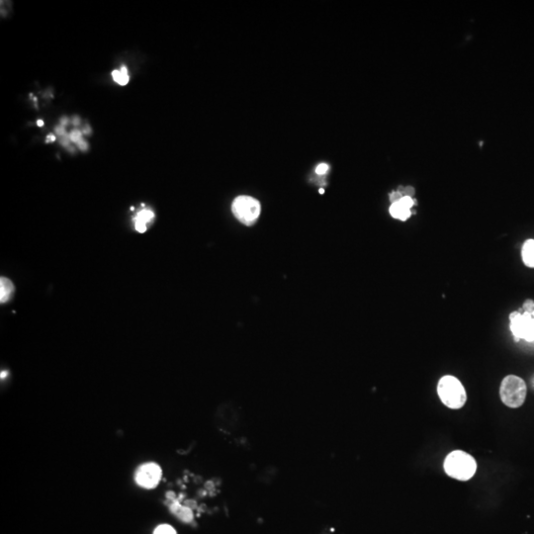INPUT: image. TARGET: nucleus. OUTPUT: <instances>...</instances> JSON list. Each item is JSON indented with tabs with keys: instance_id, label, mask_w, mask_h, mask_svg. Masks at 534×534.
<instances>
[{
	"instance_id": "1",
	"label": "nucleus",
	"mask_w": 534,
	"mask_h": 534,
	"mask_svg": "<svg viewBox=\"0 0 534 534\" xmlns=\"http://www.w3.org/2000/svg\"><path fill=\"white\" fill-rule=\"evenodd\" d=\"M475 459L468 453L455 450L447 455L444 461L446 474L459 481H468L476 473Z\"/></svg>"
},
{
	"instance_id": "2",
	"label": "nucleus",
	"mask_w": 534,
	"mask_h": 534,
	"mask_svg": "<svg viewBox=\"0 0 534 534\" xmlns=\"http://www.w3.org/2000/svg\"><path fill=\"white\" fill-rule=\"evenodd\" d=\"M438 393L446 406L457 410L462 408L466 400V391L461 382L453 376L442 377L438 385Z\"/></svg>"
},
{
	"instance_id": "3",
	"label": "nucleus",
	"mask_w": 534,
	"mask_h": 534,
	"mask_svg": "<svg viewBox=\"0 0 534 534\" xmlns=\"http://www.w3.org/2000/svg\"><path fill=\"white\" fill-rule=\"evenodd\" d=\"M526 382L514 375H508L504 378L500 388V396L502 402L510 408H520L526 398Z\"/></svg>"
},
{
	"instance_id": "4",
	"label": "nucleus",
	"mask_w": 534,
	"mask_h": 534,
	"mask_svg": "<svg viewBox=\"0 0 534 534\" xmlns=\"http://www.w3.org/2000/svg\"><path fill=\"white\" fill-rule=\"evenodd\" d=\"M510 328L516 342L524 340L528 342H534V310L532 312H512L510 314Z\"/></svg>"
},
{
	"instance_id": "5",
	"label": "nucleus",
	"mask_w": 534,
	"mask_h": 534,
	"mask_svg": "<svg viewBox=\"0 0 534 534\" xmlns=\"http://www.w3.org/2000/svg\"><path fill=\"white\" fill-rule=\"evenodd\" d=\"M260 203L250 196H238L232 205L234 217L246 226H252L258 221L260 215Z\"/></svg>"
},
{
	"instance_id": "6",
	"label": "nucleus",
	"mask_w": 534,
	"mask_h": 534,
	"mask_svg": "<svg viewBox=\"0 0 534 534\" xmlns=\"http://www.w3.org/2000/svg\"><path fill=\"white\" fill-rule=\"evenodd\" d=\"M162 478V470L158 465L154 463H148L142 465L136 474V483L146 489L154 488Z\"/></svg>"
},
{
	"instance_id": "7",
	"label": "nucleus",
	"mask_w": 534,
	"mask_h": 534,
	"mask_svg": "<svg viewBox=\"0 0 534 534\" xmlns=\"http://www.w3.org/2000/svg\"><path fill=\"white\" fill-rule=\"evenodd\" d=\"M416 204V200H414L410 196H404L400 198V200L392 203L390 207V214L393 218L400 220V221H406L412 216V208Z\"/></svg>"
},
{
	"instance_id": "8",
	"label": "nucleus",
	"mask_w": 534,
	"mask_h": 534,
	"mask_svg": "<svg viewBox=\"0 0 534 534\" xmlns=\"http://www.w3.org/2000/svg\"><path fill=\"white\" fill-rule=\"evenodd\" d=\"M522 256L526 266L534 268V240H528L524 244Z\"/></svg>"
},
{
	"instance_id": "9",
	"label": "nucleus",
	"mask_w": 534,
	"mask_h": 534,
	"mask_svg": "<svg viewBox=\"0 0 534 534\" xmlns=\"http://www.w3.org/2000/svg\"><path fill=\"white\" fill-rule=\"evenodd\" d=\"M13 292H14L13 283L9 279L2 277L0 279V302L2 304L8 302L12 298Z\"/></svg>"
},
{
	"instance_id": "10",
	"label": "nucleus",
	"mask_w": 534,
	"mask_h": 534,
	"mask_svg": "<svg viewBox=\"0 0 534 534\" xmlns=\"http://www.w3.org/2000/svg\"><path fill=\"white\" fill-rule=\"evenodd\" d=\"M112 76L113 80L120 86H126L130 80L127 68L124 66L121 68V70H114L112 72Z\"/></svg>"
},
{
	"instance_id": "11",
	"label": "nucleus",
	"mask_w": 534,
	"mask_h": 534,
	"mask_svg": "<svg viewBox=\"0 0 534 534\" xmlns=\"http://www.w3.org/2000/svg\"><path fill=\"white\" fill-rule=\"evenodd\" d=\"M154 217V214L152 211L144 209L140 212L138 213L136 217L134 218V222H142L144 224H148V222H150Z\"/></svg>"
},
{
	"instance_id": "12",
	"label": "nucleus",
	"mask_w": 534,
	"mask_h": 534,
	"mask_svg": "<svg viewBox=\"0 0 534 534\" xmlns=\"http://www.w3.org/2000/svg\"><path fill=\"white\" fill-rule=\"evenodd\" d=\"M154 534H176V530H174V528H172L170 526H168V524H164V526H158Z\"/></svg>"
},
{
	"instance_id": "13",
	"label": "nucleus",
	"mask_w": 534,
	"mask_h": 534,
	"mask_svg": "<svg viewBox=\"0 0 534 534\" xmlns=\"http://www.w3.org/2000/svg\"><path fill=\"white\" fill-rule=\"evenodd\" d=\"M328 170V166L326 164H320L316 166V174L318 176H322V174H326Z\"/></svg>"
},
{
	"instance_id": "14",
	"label": "nucleus",
	"mask_w": 534,
	"mask_h": 534,
	"mask_svg": "<svg viewBox=\"0 0 534 534\" xmlns=\"http://www.w3.org/2000/svg\"><path fill=\"white\" fill-rule=\"evenodd\" d=\"M82 132H80L78 130H74V131H72V132L70 133V140H72V142H74L78 144L80 140H82Z\"/></svg>"
},
{
	"instance_id": "15",
	"label": "nucleus",
	"mask_w": 534,
	"mask_h": 534,
	"mask_svg": "<svg viewBox=\"0 0 534 534\" xmlns=\"http://www.w3.org/2000/svg\"><path fill=\"white\" fill-rule=\"evenodd\" d=\"M522 310L526 312H532L534 310V300H526L524 305H522Z\"/></svg>"
},
{
	"instance_id": "16",
	"label": "nucleus",
	"mask_w": 534,
	"mask_h": 534,
	"mask_svg": "<svg viewBox=\"0 0 534 534\" xmlns=\"http://www.w3.org/2000/svg\"><path fill=\"white\" fill-rule=\"evenodd\" d=\"M78 146H80V148L82 150H86L88 148V142H86V140H80L78 142Z\"/></svg>"
},
{
	"instance_id": "17",
	"label": "nucleus",
	"mask_w": 534,
	"mask_h": 534,
	"mask_svg": "<svg viewBox=\"0 0 534 534\" xmlns=\"http://www.w3.org/2000/svg\"><path fill=\"white\" fill-rule=\"evenodd\" d=\"M56 133L60 136H66V130L64 127H56Z\"/></svg>"
},
{
	"instance_id": "18",
	"label": "nucleus",
	"mask_w": 534,
	"mask_h": 534,
	"mask_svg": "<svg viewBox=\"0 0 534 534\" xmlns=\"http://www.w3.org/2000/svg\"><path fill=\"white\" fill-rule=\"evenodd\" d=\"M54 140H56V136H54V134H48V138H46V142H54Z\"/></svg>"
},
{
	"instance_id": "19",
	"label": "nucleus",
	"mask_w": 534,
	"mask_h": 534,
	"mask_svg": "<svg viewBox=\"0 0 534 534\" xmlns=\"http://www.w3.org/2000/svg\"><path fill=\"white\" fill-rule=\"evenodd\" d=\"M62 144L64 146H68V136H64L62 138Z\"/></svg>"
},
{
	"instance_id": "20",
	"label": "nucleus",
	"mask_w": 534,
	"mask_h": 534,
	"mask_svg": "<svg viewBox=\"0 0 534 534\" xmlns=\"http://www.w3.org/2000/svg\"><path fill=\"white\" fill-rule=\"evenodd\" d=\"M60 123H62V125H66L68 123V118H62L60 120Z\"/></svg>"
},
{
	"instance_id": "21",
	"label": "nucleus",
	"mask_w": 534,
	"mask_h": 534,
	"mask_svg": "<svg viewBox=\"0 0 534 534\" xmlns=\"http://www.w3.org/2000/svg\"><path fill=\"white\" fill-rule=\"evenodd\" d=\"M74 125H78V124H80V119H78V117H74Z\"/></svg>"
},
{
	"instance_id": "22",
	"label": "nucleus",
	"mask_w": 534,
	"mask_h": 534,
	"mask_svg": "<svg viewBox=\"0 0 534 534\" xmlns=\"http://www.w3.org/2000/svg\"><path fill=\"white\" fill-rule=\"evenodd\" d=\"M37 125H38V126H39V127H42V126H43V125H44V122H43V121H42V120H39V121H38V122H37Z\"/></svg>"
},
{
	"instance_id": "23",
	"label": "nucleus",
	"mask_w": 534,
	"mask_h": 534,
	"mask_svg": "<svg viewBox=\"0 0 534 534\" xmlns=\"http://www.w3.org/2000/svg\"><path fill=\"white\" fill-rule=\"evenodd\" d=\"M84 134H89V133H90V129H89L88 127V128H86V129H84Z\"/></svg>"
},
{
	"instance_id": "24",
	"label": "nucleus",
	"mask_w": 534,
	"mask_h": 534,
	"mask_svg": "<svg viewBox=\"0 0 534 534\" xmlns=\"http://www.w3.org/2000/svg\"><path fill=\"white\" fill-rule=\"evenodd\" d=\"M324 192V189H320V194H322Z\"/></svg>"
}]
</instances>
